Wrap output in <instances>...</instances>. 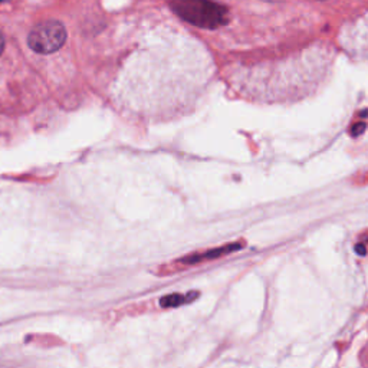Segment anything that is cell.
I'll return each mask as SVG.
<instances>
[{"label": "cell", "instance_id": "cell-5", "mask_svg": "<svg viewBox=\"0 0 368 368\" xmlns=\"http://www.w3.org/2000/svg\"><path fill=\"white\" fill-rule=\"evenodd\" d=\"M364 130H365V124L364 123H358L353 128H351V134H353L354 137H357V136H360L361 132H364Z\"/></svg>", "mask_w": 368, "mask_h": 368}, {"label": "cell", "instance_id": "cell-3", "mask_svg": "<svg viewBox=\"0 0 368 368\" xmlns=\"http://www.w3.org/2000/svg\"><path fill=\"white\" fill-rule=\"evenodd\" d=\"M243 246L245 245L241 243V242L229 243L226 246H221L217 249L206 250V252H203V254H194V255H190L187 258H183L180 262L187 263V265H194V263L202 262V260H209V259H216V258H221V256H225V255H230L233 252H236V250H241Z\"/></svg>", "mask_w": 368, "mask_h": 368}, {"label": "cell", "instance_id": "cell-1", "mask_svg": "<svg viewBox=\"0 0 368 368\" xmlns=\"http://www.w3.org/2000/svg\"><path fill=\"white\" fill-rule=\"evenodd\" d=\"M180 19L202 29H217L230 21L229 9L213 0H167Z\"/></svg>", "mask_w": 368, "mask_h": 368}, {"label": "cell", "instance_id": "cell-6", "mask_svg": "<svg viewBox=\"0 0 368 368\" xmlns=\"http://www.w3.org/2000/svg\"><path fill=\"white\" fill-rule=\"evenodd\" d=\"M356 252L360 255V256H364L365 255V246L362 243H358L356 246Z\"/></svg>", "mask_w": 368, "mask_h": 368}, {"label": "cell", "instance_id": "cell-2", "mask_svg": "<svg viewBox=\"0 0 368 368\" xmlns=\"http://www.w3.org/2000/svg\"><path fill=\"white\" fill-rule=\"evenodd\" d=\"M66 29L58 21H46L32 29L28 37V45L41 55L54 54L65 45Z\"/></svg>", "mask_w": 368, "mask_h": 368}, {"label": "cell", "instance_id": "cell-4", "mask_svg": "<svg viewBox=\"0 0 368 368\" xmlns=\"http://www.w3.org/2000/svg\"><path fill=\"white\" fill-rule=\"evenodd\" d=\"M198 296V292H187V294H172L165 295L160 299V305L163 308H176L181 307L184 304L193 303V300Z\"/></svg>", "mask_w": 368, "mask_h": 368}, {"label": "cell", "instance_id": "cell-7", "mask_svg": "<svg viewBox=\"0 0 368 368\" xmlns=\"http://www.w3.org/2000/svg\"><path fill=\"white\" fill-rule=\"evenodd\" d=\"M3 48H5V39H3L2 33H0V55H2V52H3Z\"/></svg>", "mask_w": 368, "mask_h": 368}]
</instances>
